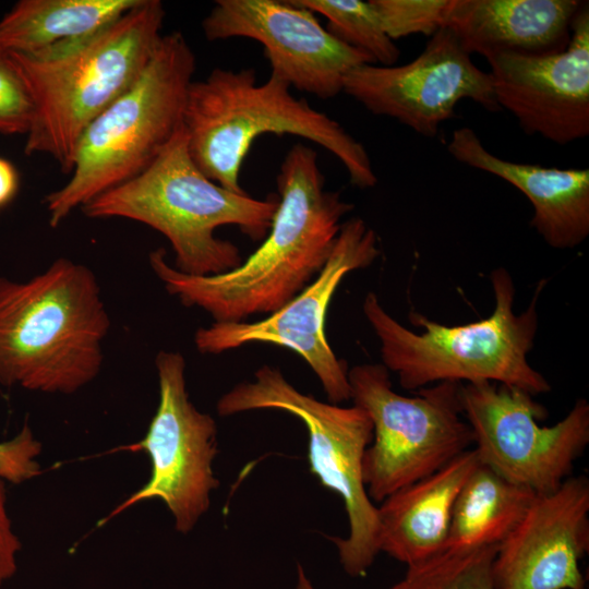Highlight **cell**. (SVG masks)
Masks as SVG:
<instances>
[{"label": "cell", "instance_id": "obj_1", "mask_svg": "<svg viewBox=\"0 0 589 589\" xmlns=\"http://www.w3.org/2000/svg\"><path fill=\"white\" fill-rule=\"evenodd\" d=\"M278 205L261 245L228 272L194 276L168 264L156 249L149 264L166 290L187 306H199L215 323L271 314L298 296L323 269L354 205L325 190L315 151L293 145L276 178Z\"/></svg>", "mask_w": 589, "mask_h": 589}, {"label": "cell", "instance_id": "obj_2", "mask_svg": "<svg viewBox=\"0 0 589 589\" xmlns=\"http://www.w3.org/2000/svg\"><path fill=\"white\" fill-rule=\"evenodd\" d=\"M158 0H140L117 20L33 52H8L33 103L25 153L52 157L70 173L87 125L139 77L160 38Z\"/></svg>", "mask_w": 589, "mask_h": 589}, {"label": "cell", "instance_id": "obj_3", "mask_svg": "<svg viewBox=\"0 0 589 589\" xmlns=\"http://www.w3.org/2000/svg\"><path fill=\"white\" fill-rule=\"evenodd\" d=\"M109 328L85 265L61 257L27 281L0 277V385L76 392L99 373Z\"/></svg>", "mask_w": 589, "mask_h": 589}, {"label": "cell", "instance_id": "obj_4", "mask_svg": "<svg viewBox=\"0 0 589 589\" xmlns=\"http://www.w3.org/2000/svg\"><path fill=\"white\" fill-rule=\"evenodd\" d=\"M277 205V194L260 200L208 179L189 154L182 124L144 171L81 209L91 218L120 217L149 226L170 242L175 268L207 276L231 271L243 261L238 247L217 238L215 230L235 225L252 241H262Z\"/></svg>", "mask_w": 589, "mask_h": 589}, {"label": "cell", "instance_id": "obj_5", "mask_svg": "<svg viewBox=\"0 0 589 589\" xmlns=\"http://www.w3.org/2000/svg\"><path fill=\"white\" fill-rule=\"evenodd\" d=\"M494 310L483 320L447 326L410 312L418 334L396 321L369 292L362 309L381 345L382 364L394 372L399 385L409 390L445 381L492 382L520 388L532 396L549 393L548 380L528 359L538 330L537 303L546 284L536 287L528 308L514 312L515 285L504 267L490 274Z\"/></svg>", "mask_w": 589, "mask_h": 589}, {"label": "cell", "instance_id": "obj_6", "mask_svg": "<svg viewBox=\"0 0 589 589\" xmlns=\"http://www.w3.org/2000/svg\"><path fill=\"white\" fill-rule=\"evenodd\" d=\"M290 86L271 74L256 83L253 69H214L189 87L183 129L196 167L220 187L245 192L239 173L254 140L266 133L290 134L314 142L335 155L359 189L377 177L364 146L336 120L296 98Z\"/></svg>", "mask_w": 589, "mask_h": 589}, {"label": "cell", "instance_id": "obj_7", "mask_svg": "<svg viewBox=\"0 0 589 589\" xmlns=\"http://www.w3.org/2000/svg\"><path fill=\"white\" fill-rule=\"evenodd\" d=\"M195 56L180 32L163 35L132 85L77 141L71 178L45 197L49 225L144 171L182 127Z\"/></svg>", "mask_w": 589, "mask_h": 589}, {"label": "cell", "instance_id": "obj_8", "mask_svg": "<svg viewBox=\"0 0 589 589\" xmlns=\"http://www.w3.org/2000/svg\"><path fill=\"white\" fill-rule=\"evenodd\" d=\"M219 416L252 410H279L300 419L306 428L310 470L321 484L337 493L345 506L348 534L330 537L344 570L350 577L366 574L380 553L377 505L363 481V457L373 438L368 413L352 405L341 407L303 394L279 369L264 364L251 382H241L217 401Z\"/></svg>", "mask_w": 589, "mask_h": 589}, {"label": "cell", "instance_id": "obj_9", "mask_svg": "<svg viewBox=\"0 0 589 589\" xmlns=\"http://www.w3.org/2000/svg\"><path fill=\"white\" fill-rule=\"evenodd\" d=\"M348 381L350 400L373 425L362 467L373 503L436 472L473 445L460 404L461 383H435L407 397L393 389L382 363L352 366Z\"/></svg>", "mask_w": 589, "mask_h": 589}, {"label": "cell", "instance_id": "obj_10", "mask_svg": "<svg viewBox=\"0 0 589 589\" xmlns=\"http://www.w3.org/2000/svg\"><path fill=\"white\" fill-rule=\"evenodd\" d=\"M462 414L481 464L536 494L556 490L570 477L589 444V404L578 399L551 426H541L545 408L529 393L492 382L465 383Z\"/></svg>", "mask_w": 589, "mask_h": 589}, {"label": "cell", "instance_id": "obj_11", "mask_svg": "<svg viewBox=\"0 0 589 589\" xmlns=\"http://www.w3.org/2000/svg\"><path fill=\"white\" fill-rule=\"evenodd\" d=\"M380 255L375 231L360 217L342 223L320 274L298 296L255 322L213 323L194 335L197 350L219 354L252 342L291 349L310 365L332 404L351 398L346 361L338 359L324 332L332 298L345 276L373 264Z\"/></svg>", "mask_w": 589, "mask_h": 589}, {"label": "cell", "instance_id": "obj_12", "mask_svg": "<svg viewBox=\"0 0 589 589\" xmlns=\"http://www.w3.org/2000/svg\"><path fill=\"white\" fill-rule=\"evenodd\" d=\"M159 404L145 437L125 449L144 450L152 474L145 485L117 506L104 520L133 504L149 498L165 502L180 533H189L211 506V494L219 485L213 471L217 455V426L189 399L185 361L181 353L156 356Z\"/></svg>", "mask_w": 589, "mask_h": 589}, {"label": "cell", "instance_id": "obj_13", "mask_svg": "<svg viewBox=\"0 0 589 589\" xmlns=\"http://www.w3.org/2000/svg\"><path fill=\"white\" fill-rule=\"evenodd\" d=\"M447 27L434 33L422 52L402 65L365 63L352 69L342 92L374 115L393 118L416 133L434 137L455 117L457 104L471 99L500 111L492 79L480 70Z\"/></svg>", "mask_w": 589, "mask_h": 589}, {"label": "cell", "instance_id": "obj_14", "mask_svg": "<svg viewBox=\"0 0 589 589\" xmlns=\"http://www.w3.org/2000/svg\"><path fill=\"white\" fill-rule=\"evenodd\" d=\"M207 40L244 37L259 41L272 72L290 87L333 98L346 75L373 59L334 37L296 0H217L202 22Z\"/></svg>", "mask_w": 589, "mask_h": 589}, {"label": "cell", "instance_id": "obj_15", "mask_svg": "<svg viewBox=\"0 0 589 589\" xmlns=\"http://www.w3.org/2000/svg\"><path fill=\"white\" fill-rule=\"evenodd\" d=\"M490 64L500 109L520 129L558 145L589 135V5L582 2L567 47L554 53L496 52Z\"/></svg>", "mask_w": 589, "mask_h": 589}, {"label": "cell", "instance_id": "obj_16", "mask_svg": "<svg viewBox=\"0 0 589 589\" xmlns=\"http://www.w3.org/2000/svg\"><path fill=\"white\" fill-rule=\"evenodd\" d=\"M589 551V481L568 477L536 494L526 514L497 545L496 589H586L579 562Z\"/></svg>", "mask_w": 589, "mask_h": 589}, {"label": "cell", "instance_id": "obj_17", "mask_svg": "<svg viewBox=\"0 0 589 589\" xmlns=\"http://www.w3.org/2000/svg\"><path fill=\"white\" fill-rule=\"evenodd\" d=\"M459 163L494 175L527 196L530 225L553 249H573L589 235V170L560 169L502 159L489 152L474 130L456 129L447 144Z\"/></svg>", "mask_w": 589, "mask_h": 589}, {"label": "cell", "instance_id": "obj_18", "mask_svg": "<svg viewBox=\"0 0 589 589\" xmlns=\"http://www.w3.org/2000/svg\"><path fill=\"white\" fill-rule=\"evenodd\" d=\"M579 0H450L445 27L469 53L546 55L564 50Z\"/></svg>", "mask_w": 589, "mask_h": 589}, {"label": "cell", "instance_id": "obj_19", "mask_svg": "<svg viewBox=\"0 0 589 589\" xmlns=\"http://www.w3.org/2000/svg\"><path fill=\"white\" fill-rule=\"evenodd\" d=\"M479 464L472 447L382 501L377 506L380 552L408 567L445 550L456 497Z\"/></svg>", "mask_w": 589, "mask_h": 589}, {"label": "cell", "instance_id": "obj_20", "mask_svg": "<svg viewBox=\"0 0 589 589\" xmlns=\"http://www.w3.org/2000/svg\"><path fill=\"white\" fill-rule=\"evenodd\" d=\"M140 0H21L0 20V51L33 52L92 33Z\"/></svg>", "mask_w": 589, "mask_h": 589}, {"label": "cell", "instance_id": "obj_21", "mask_svg": "<svg viewBox=\"0 0 589 589\" xmlns=\"http://www.w3.org/2000/svg\"><path fill=\"white\" fill-rule=\"evenodd\" d=\"M534 495L480 462L456 497L445 549L501 544L521 520Z\"/></svg>", "mask_w": 589, "mask_h": 589}, {"label": "cell", "instance_id": "obj_22", "mask_svg": "<svg viewBox=\"0 0 589 589\" xmlns=\"http://www.w3.org/2000/svg\"><path fill=\"white\" fill-rule=\"evenodd\" d=\"M328 21L327 31L344 44L369 55L375 64L394 65L400 51L384 32L370 1L296 0Z\"/></svg>", "mask_w": 589, "mask_h": 589}, {"label": "cell", "instance_id": "obj_23", "mask_svg": "<svg viewBox=\"0 0 589 589\" xmlns=\"http://www.w3.org/2000/svg\"><path fill=\"white\" fill-rule=\"evenodd\" d=\"M497 545L449 548L408 566L399 589H496L492 564Z\"/></svg>", "mask_w": 589, "mask_h": 589}, {"label": "cell", "instance_id": "obj_24", "mask_svg": "<svg viewBox=\"0 0 589 589\" xmlns=\"http://www.w3.org/2000/svg\"><path fill=\"white\" fill-rule=\"evenodd\" d=\"M392 40L445 27L450 0H370Z\"/></svg>", "mask_w": 589, "mask_h": 589}, {"label": "cell", "instance_id": "obj_25", "mask_svg": "<svg viewBox=\"0 0 589 589\" xmlns=\"http://www.w3.org/2000/svg\"><path fill=\"white\" fill-rule=\"evenodd\" d=\"M28 88L8 52L0 51V133L27 134L33 120Z\"/></svg>", "mask_w": 589, "mask_h": 589}, {"label": "cell", "instance_id": "obj_26", "mask_svg": "<svg viewBox=\"0 0 589 589\" xmlns=\"http://www.w3.org/2000/svg\"><path fill=\"white\" fill-rule=\"evenodd\" d=\"M40 443L25 425L13 438L0 443V477L5 481L22 483L39 473L36 457Z\"/></svg>", "mask_w": 589, "mask_h": 589}, {"label": "cell", "instance_id": "obj_27", "mask_svg": "<svg viewBox=\"0 0 589 589\" xmlns=\"http://www.w3.org/2000/svg\"><path fill=\"white\" fill-rule=\"evenodd\" d=\"M20 550L21 542L12 529L7 510L4 480L0 477V587L14 575Z\"/></svg>", "mask_w": 589, "mask_h": 589}, {"label": "cell", "instance_id": "obj_28", "mask_svg": "<svg viewBox=\"0 0 589 589\" xmlns=\"http://www.w3.org/2000/svg\"><path fill=\"white\" fill-rule=\"evenodd\" d=\"M19 189V175L12 163L0 157V208L8 205Z\"/></svg>", "mask_w": 589, "mask_h": 589}, {"label": "cell", "instance_id": "obj_29", "mask_svg": "<svg viewBox=\"0 0 589 589\" xmlns=\"http://www.w3.org/2000/svg\"><path fill=\"white\" fill-rule=\"evenodd\" d=\"M297 573L298 580L296 589H315L301 565H298ZM388 589H399V584L397 582Z\"/></svg>", "mask_w": 589, "mask_h": 589}]
</instances>
